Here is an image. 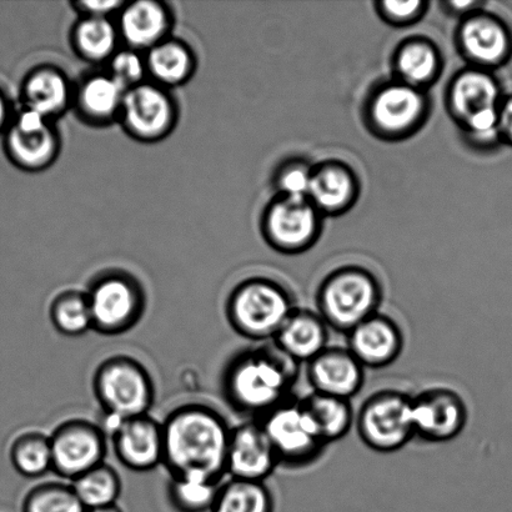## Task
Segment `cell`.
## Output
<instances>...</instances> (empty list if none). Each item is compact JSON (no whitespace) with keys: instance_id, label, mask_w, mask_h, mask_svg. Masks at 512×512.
<instances>
[{"instance_id":"cell-1","label":"cell","mask_w":512,"mask_h":512,"mask_svg":"<svg viewBox=\"0 0 512 512\" xmlns=\"http://www.w3.org/2000/svg\"><path fill=\"white\" fill-rule=\"evenodd\" d=\"M163 466L170 479L195 478L223 483L227 474L230 428L207 404L178 406L162 421Z\"/></svg>"},{"instance_id":"cell-2","label":"cell","mask_w":512,"mask_h":512,"mask_svg":"<svg viewBox=\"0 0 512 512\" xmlns=\"http://www.w3.org/2000/svg\"><path fill=\"white\" fill-rule=\"evenodd\" d=\"M299 365L273 345L235 354L222 375V394L235 413L259 420L291 399Z\"/></svg>"},{"instance_id":"cell-3","label":"cell","mask_w":512,"mask_h":512,"mask_svg":"<svg viewBox=\"0 0 512 512\" xmlns=\"http://www.w3.org/2000/svg\"><path fill=\"white\" fill-rule=\"evenodd\" d=\"M92 386L109 430L120 421L147 415L153 408L152 375L132 356L118 354L104 359L94 371Z\"/></svg>"},{"instance_id":"cell-4","label":"cell","mask_w":512,"mask_h":512,"mask_svg":"<svg viewBox=\"0 0 512 512\" xmlns=\"http://www.w3.org/2000/svg\"><path fill=\"white\" fill-rule=\"evenodd\" d=\"M298 308L289 291L275 281L249 278L230 291L225 316L230 328L244 339L273 341Z\"/></svg>"},{"instance_id":"cell-5","label":"cell","mask_w":512,"mask_h":512,"mask_svg":"<svg viewBox=\"0 0 512 512\" xmlns=\"http://www.w3.org/2000/svg\"><path fill=\"white\" fill-rule=\"evenodd\" d=\"M383 290L368 271L358 268L336 270L321 283L316 294V313L338 333L351 330L379 313Z\"/></svg>"},{"instance_id":"cell-6","label":"cell","mask_w":512,"mask_h":512,"mask_svg":"<svg viewBox=\"0 0 512 512\" xmlns=\"http://www.w3.org/2000/svg\"><path fill=\"white\" fill-rule=\"evenodd\" d=\"M354 428L366 448L396 453L415 438L413 396L396 389L370 394L355 413Z\"/></svg>"},{"instance_id":"cell-7","label":"cell","mask_w":512,"mask_h":512,"mask_svg":"<svg viewBox=\"0 0 512 512\" xmlns=\"http://www.w3.org/2000/svg\"><path fill=\"white\" fill-rule=\"evenodd\" d=\"M85 294L93 331L104 336L123 335L133 330L147 309L142 283L124 271L112 270L98 275Z\"/></svg>"},{"instance_id":"cell-8","label":"cell","mask_w":512,"mask_h":512,"mask_svg":"<svg viewBox=\"0 0 512 512\" xmlns=\"http://www.w3.org/2000/svg\"><path fill=\"white\" fill-rule=\"evenodd\" d=\"M258 421L280 465L304 468L318 460L328 446L300 400L291 398Z\"/></svg>"},{"instance_id":"cell-9","label":"cell","mask_w":512,"mask_h":512,"mask_svg":"<svg viewBox=\"0 0 512 512\" xmlns=\"http://www.w3.org/2000/svg\"><path fill=\"white\" fill-rule=\"evenodd\" d=\"M2 137L9 162L23 172L47 170L58 159L62 149V139L53 120L23 107L14 113Z\"/></svg>"},{"instance_id":"cell-10","label":"cell","mask_w":512,"mask_h":512,"mask_svg":"<svg viewBox=\"0 0 512 512\" xmlns=\"http://www.w3.org/2000/svg\"><path fill=\"white\" fill-rule=\"evenodd\" d=\"M178 105L169 89L144 82L125 92L119 123L140 143H159L177 127Z\"/></svg>"},{"instance_id":"cell-11","label":"cell","mask_w":512,"mask_h":512,"mask_svg":"<svg viewBox=\"0 0 512 512\" xmlns=\"http://www.w3.org/2000/svg\"><path fill=\"white\" fill-rule=\"evenodd\" d=\"M52 448V473L70 483L105 463L107 434L93 421L69 419L49 435Z\"/></svg>"},{"instance_id":"cell-12","label":"cell","mask_w":512,"mask_h":512,"mask_svg":"<svg viewBox=\"0 0 512 512\" xmlns=\"http://www.w3.org/2000/svg\"><path fill=\"white\" fill-rule=\"evenodd\" d=\"M415 435L428 443H449L463 433L469 409L454 389L434 386L413 396Z\"/></svg>"},{"instance_id":"cell-13","label":"cell","mask_w":512,"mask_h":512,"mask_svg":"<svg viewBox=\"0 0 512 512\" xmlns=\"http://www.w3.org/2000/svg\"><path fill=\"white\" fill-rule=\"evenodd\" d=\"M115 456L135 473H148L163 465V425L153 416L142 415L120 421L110 429Z\"/></svg>"},{"instance_id":"cell-14","label":"cell","mask_w":512,"mask_h":512,"mask_svg":"<svg viewBox=\"0 0 512 512\" xmlns=\"http://www.w3.org/2000/svg\"><path fill=\"white\" fill-rule=\"evenodd\" d=\"M279 466L278 456L258 420L232 429L227 459L229 478L265 483Z\"/></svg>"},{"instance_id":"cell-15","label":"cell","mask_w":512,"mask_h":512,"mask_svg":"<svg viewBox=\"0 0 512 512\" xmlns=\"http://www.w3.org/2000/svg\"><path fill=\"white\" fill-rule=\"evenodd\" d=\"M346 348L368 369L393 365L405 348L404 331L391 316L376 313L346 334Z\"/></svg>"},{"instance_id":"cell-16","label":"cell","mask_w":512,"mask_h":512,"mask_svg":"<svg viewBox=\"0 0 512 512\" xmlns=\"http://www.w3.org/2000/svg\"><path fill=\"white\" fill-rule=\"evenodd\" d=\"M366 369L348 348L328 346L306 364L311 393L353 400L365 384Z\"/></svg>"},{"instance_id":"cell-17","label":"cell","mask_w":512,"mask_h":512,"mask_svg":"<svg viewBox=\"0 0 512 512\" xmlns=\"http://www.w3.org/2000/svg\"><path fill=\"white\" fill-rule=\"evenodd\" d=\"M120 40L127 48L147 53L149 49L172 37L174 17L167 4L157 0H137L123 5L118 13Z\"/></svg>"},{"instance_id":"cell-18","label":"cell","mask_w":512,"mask_h":512,"mask_svg":"<svg viewBox=\"0 0 512 512\" xmlns=\"http://www.w3.org/2000/svg\"><path fill=\"white\" fill-rule=\"evenodd\" d=\"M73 95L74 87L67 74L50 64L30 69L20 84L23 108L34 110L53 122L72 108Z\"/></svg>"},{"instance_id":"cell-19","label":"cell","mask_w":512,"mask_h":512,"mask_svg":"<svg viewBox=\"0 0 512 512\" xmlns=\"http://www.w3.org/2000/svg\"><path fill=\"white\" fill-rule=\"evenodd\" d=\"M125 90L107 72L87 75L74 87L75 113L93 127H108L119 122Z\"/></svg>"},{"instance_id":"cell-20","label":"cell","mask_w":512,"mask_h":512,"mask_svg":"<svg viewBox=\"0 0 512 512\" xmlns=\"http://www.w3.org/2000/svg\"><path fill=\"white\" fill-rule=\"evenodd\" d=\"M329 326L316 310L296 308L273 344L295 364H308L329 346Z\"/></svg>"},{"instance_id":"cell-21","label":"cell","mask_w":512,"mask_h":512,"mask_svg":"<svg viewBox=\"0 0 512 512\" xmlns=\"http://www.w3.org/2000/svg\"><path fill=\"white\" fill-rule=\"evenodd\" d=\"M316 229V217L308 202L284 199L269 209L265 232L281 250H298L310 242Z\"/></svg>"},{"instance_id":"cell-22","label":"cell","mask_w":512,"mask_h":512,"mask_svg":"<svg viewBox=\"0 0 512 512\" xmlns=\"http://www.w3.org/2000/svg\"><path fill=\"white\" fill-rule=\"evenodd\" d=\"M148 80L165 89L182 87L197 72V57L182 39L169 37L144 53Z\"/></svg>"},{"instance_id":"cell-23","label":"cell","mask_w":512,"mask_h":512,"mask_svg":"<svg viewBox=\"0 0 512 512\" xmlns=\"http://www.w3.org/2000/svg\"><path fill=\"white\" fill-rule=\"evenodd\" d=\"M461 44L471 59L483 65L505 62L512 50L509 29L491 17H476L466 23L461 30Z\"/></svg>"},{"instance_id":"cell-24","label":"cell","mask_w":512,"mask_h":512,"mask_svg":"<svg viewBox=\"0 0 512 512\" xmlns=\"http://www.w3.org/2000/svg\"><path fill=\"white\" fill-rule=\"evenodd\" d=\"M424 100L410 85L385 88L373 104L374 122L384 132L400 133L409 129L423 113Z\"/></svg>"},{"instance_id":"cell-25","label":"cell","mask_w":512,"mask_h":512,"mask_svg":"<svg viewBox=\"0 0 512 512\" xmlns=\"http://www.w3.org/2000/svg\"><path fill=\"white\" fill-rule=\"evenodd\" d=\"M70 42L74 52L84 62L108 63L119 50L117 23L110 18L80 17L74 24Z\"/></svg>"},{"instance_id":"cell-26","label":"cell","mask_w":512,"mask_h":512,"mask_svg":"<svg viewBox=\"0 0 512 512\" xmlns=\"http://www.w3.org/2000/svg\"><path fill=\"white\" fill-rule=\"evenodd\" d=\"M326 445L343 440L355 424V410L351 400L310 393L300 399Z\"/></svg>"},{"instance_id":"cell-27","label":"cell","mask_w":512,"mask_h":512,"mask_svg":"<svg viewBox=\"0 0 512 512\" xmlns=\"http://www.w3.org/2000/svg\"><path fill=\"white\" fill-rule=\"evenodd\" d=\"M451 104L464 122L483 110L499 108L498 84L488 74L465 73L451 90Z\"/></svg>"},{"instance_id":"cell-28","label":"cell","mask_w":512,"mask_h":512,"mask_svg":"<svg viewBox=\"0 0 512 512\" xmlns=\"http://www.w3.org/2000/svg\"><path fill=\"white\" fill-rule=\"evenodd\" d=\"M210 512H275V500L265 483L229 478Z\"/></svg>"},{"instance_id":"cell-29","label":"cell","mask_w":512,"mask_h":512,"mask_svg":"<svg viewBox=\"0 0 512 512\" xmlns=\"http://www.w3.org/2000/svg\"><path fill=\"white\" fill-rule=\"evenodd\" d=\"M13 469L27 479H38L52 471V448L49 436L39 431H25L9 448Z\"/></svg>"},{"instance_id":"cell-30","label":"cell","mask_w":512,"mask_h":512,"mask_svg":"<svg viewBox=\"0 0 512 512\" xmlns=\"http://www.w3.org/2000/svg\"><path fill=\"white\" fill-rule=\"evenodd\" d=\"M49 319L53 328L68 338H78L93 331L85 291L70 289L55 296L49 306Z\"/></svg>"},{"instance_id":"cell-31","label":"cell","mask_w":512,"mask_h":512,"mask_svg":"<svg viewBox=\"0 0 512 512\" xmlns=\"http://www.w3.org/2000/svg\"><path fill=\"white\" fill-rule=\"evenodd\" d=\"M70 484L87 510L117 504L123 490L118 471L107 463L79 476Z\"/></svg>"},{"instance_id":"cell-32","label":"cell","mask_w":512,"mask_h":512,"mask_svg":"<svg viewBox=\"0 0 512 512\" xmlns=\"http://www.w3.org/2000/svg\"><path fill=\"white\" fill-rule=\"evenodd\" d=\"M353 192V180L344 169L329 167L311 174L309 199L320 209L335 212L344 208Z\"/></svg>"},{"instance_id":"cell-33","label":"cell","mask_w":512,"mask_h":512,"mask_svg":"<svg viewBox=\"0 0 512 512\" xmlns=\"http://www.w3.org/2000/svg\"><path fill=\"white\" fill-rule=\"evenodd\" d=\"M72 484L50 481L35 485L24 496L22 512H85Z\"/></svg>"},{"instance_id":"cell-34","label":"cell","mask_w":512,"mask_h":512,"mask_svg":"<svg viewBox=\"0 0 512 512\" xmlns=\"http://www.w3.org/2000/svg\"><path fill=\"white\" fill-rule=\"evenodd\" d=\"M222 483L195 478L170 479V504L178 512H210Z\"/></svg>"},{"instance_id":"cell-35","label":"cell","mask_w":512,"mask_h":512,"mask_svg":"<svg viewBox=\"0 0 512 512\" xmlns=\"http://www.w3.org/2000/svg\"><path fill=\"white\" fill-rule=\"evenodd\" d=\"M438 67L436 54L429 45L414 43L401 50L398 69L401 77L410 84H423L433 78Z\"/></svg>"},{"instance_id":"cell-36","label":"cell","mask_w":512,"mask_h":512,"mask_svg":"<svg viewBox=\"0 0 512 512\" xmlns=\"http://www.w3.org/2000/svg\"><path fill=\"white\" fill-rule=\"evenodd\" d=\"M107 64V73L117 80L125 90L137 87L148 80L144 53L137 52V50L119 49Z\"/></svg>"},{"instance_id":"cell-37","label":"cell","mask_w":512,"mask_h":512,"mask_svg":"<svg viewBox=\"0 0 512 512\" xmlns=\"http://www.w3.org/2000/svg\"><path fill=\"white\" fill-rule=\"evenodd\" d=\"M279 185L286 199L306 202L309 199L311 173L300 167L289 169L281 175Z\"/></svg>"},{"instance_id":"cell-38","label":"cell","mask_w":512,"mask_h":512,"mask_svg":"<svg viewBox=\"0 0 512 512\" xmlns=\"http://www.w3.org/2000/svg\"><path fill=\"white\" fill-rule=\"evenodd\" d=\"M476 139L481 142H493L499 133V108L486 109L470 117L465 122Z\"/></svg>"},{"instance_id":"cell-39","label":"cell","mask_w":512,"mask_h":512,"mask_svg":"<svg viewBox=\"0 0 512 512\" xmlns=\"http://www.w3.org/2000/svg\"><path fill=\"white\" fill-rule=\"evenodd\" d=\"M124 4L118 0H80L72 3V7L80 17L110 18V15L119 13Z\"/></svg>"},{"instance_id":"cell-40","label":"cell","mask_w":512,"mask_h":512,"mask_svg":"<svg viewBox=\"0 0 512 512\" xmlns=\"http://www.w3.org/2000/svg\"><path fill=\"white\" fill-rule=\"evenodd\" d=\"M423 3L420 2H385L383 10L389 19L393 22L405 23L415 19L420 14V8Z\"/></svg>"},{"instance_id":"cell-41","label":"cell","mask_w":512,"mask_h":512,"mask_svg":"<svg viewBox=\"0 0 512 512\" xmlns=\"http://www.w3.org/2000/svg\"><path fill=\"white\" fill-rule=\"evenodd\" d=\"M499 133L512 144V97L504 100L499 107Z\"/></svg>"},{"instance_id":"cell-42","label":"cell","mask_w":512,"mask_h":512,"mask_svg":"<svg viewBox=\"0 0 512 512\" xmlns=\"http://www.w3.org/2000/svg\"><path fill=\"white\" fill-rule=\"evenodd\" d=\"M13 117L12 103H10L7 93L0 88V135H3L5 130L8 129Z\"/></svg>"},{"instance_id":"cell-43","label":"cell","mask_w":512,"mask_h":512,"mask_svg":"<svg viewBox=\"0 0 512 512\" xmlns=\"http://www.w3.org/2000/svg\"><path fill=\"white\" fill-rule=\"evenodd\" d=\"M85 512H123V510L120 509L117 504H115L110 506H104V508L88 509L85 510Z\"/></svg>"}]
</instances>
